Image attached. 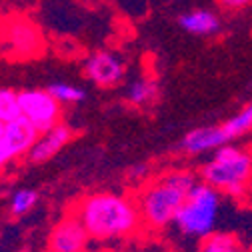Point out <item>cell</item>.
Wrapping results in <instances>:
<instances>
[{
	"label": "cell",
	"mask_w": 252,
	"mask_h": 252,
	"mask_svg": "<svg viewBox=\"0 0 252 252\" xmlns=\"http://www.w3.org/2000/svg\"><path fill=\"white\" fill-rule=\"evenodd\" d=\"M158 96V84L152 78H136L126 88V100L132 106H146Z\"/></svg>",
	"instance_id": "15"
},
{
	"label": "cell",
	"mask_w": 252,
	"mask_h": 252,
	"mask_svg": "<svg viewBox=\"0 0 252 252\" xmlns=\"http://www.w3.org/2000/svg\"><path fill=\"white\" fill-rule=\"evenodd\" d=\"M148 176V164H134L128 168V178L136 182H144Z\"/></svg>",
	"instance_id": "19"
},
{
	"label": "cell",
	"mask_w": 252,
	"mask_h": 252,
	"mask_svg": "<svg viewBox=\"0 0 252 252\" xmlns=\"http://www.w3.org/2000/svg\"><path fill=\"white\" fill-rule=\"evenodd\" d=\"M220 6L226 8V10H240L248 4H252V0H218Z\"/></svg>",
	"instance_id": "20"
},
{
	"label": "cell",
	"mask_w": 252,
	"mask_h": 252,
	"mask_svg": "<svg viewBox=\"0 0 252 252\" xmlns=\"http://www.w3.org/2000/svg\"><path fill=\"white\" fill-rule=\"evenodd\" d=\"M38 134L40 132L22 116H18L12 122H6L2 140H0V150H2L4 158L10 162V160L26 156L30 152V148H32V144L36 142Z\"/></svg>",
	"instance_id": "7"
},
{
	"label": "cell",
	"mask_w": 252,
	"mask_h": 252,
	"mask_svg": "<svg viewBox=\"0 0 252 252\" xmlns=\"http://www.w3.org/2000/svg\"><path fill=\"white\" fill-rule=\"evenodd\" d=\"M220 208H222V194L198 180L176 214L174 226L182 236L200 242L216 232Z\"/></svg>",
	"instance_id": "4"
},
{
	"label": "cell",
	"mask_w": 252,
	"mask_h": 252,
	"mask_svg": "<svg viewBox=\"0 0 252 252\" xmlns=\"http://www.w3.org/2000/svg\"><path fill=\"white\" fill-rule=\"evenodd\" d=\"M90 240H116L134 236L142 228V218L134 196L116 192H94L82 196L70 208Z\"/></svg>",
	"instance_id": "1"
},
{
	"label": "cell",
	"mask_w": 252,
	"mask_h": 252,
	"mask_svg": "<svg viewBox=\"0 0 252 252\" xmlns=\"http://www.w3.org/2000/svg\"><path fill=\"white\" fill-rule=\"evenodd\" d=\"M20 116L18 92L12 88H0V122H12Z\"/></svg>",
	"instance_id": "18"
},
{
	"label": "cell",
	"mask_w": 252,
	"mask_h": 252,
	"mask_svg": "<svg viewBox=\"0 0 252 252\" xmlns=\"http://www.w3.org/2000/svg\"><path fill=\"white\" fill-rule=\"evenodd\" d=\"M198 180L222 196L244 198L252 190V148L230 142L212 150Z\"/></svg>",
	"instance_id": "3"
},
{
	"label": "cell",
	"mask_w": 252,
	"mask_h": 252,
	"mask_svg": "<svg viewBox=\"0 0 252 252\" xmlns=\"http://www.w3.org/2000/svg\"><path fill=\"white\" fill-rule=\"evenodd\" d=\"M178 24L184 32L196 36H212L220 30V18L210 10H192L178 18Z\"/></svg>",
	"instance_id": "12"
},
{
	"label": "cell",
	"mask_w": 252,
	"mask_h": 252,
	"mask_svg": "<svg viewBox=\"0 0 252 252\" xmlns=\"http://www.w3.org/2000/svg\"><path fill=\"white\" fill-rule=\"evenodd\" d=\"M84 74L90 82L110 88L124 78V62L110 50H98L84 60Z\"/></svg>",
	"instance_id": "8"
},
{
	"label": "cell",
	"mask_w": 252,
	"mask_h": 252,
	"mask_svg": "<svg viewBox=\"0 0 252 252\" xmlns=\"http://www.w3.org/2000/svg\"><path fill=\"white\" fill-rule=\"evenodd\" d=\"M196 182L198 176L192 170H168L144 182L140 192L134 196L142 226L154 232L172 226Z\"/></svg>",
	"instance_id": "2"
},
{
	"label": "cell",
	"mask_w": 252,
	"mask_h": 252,
	"mask_svg": "<svg viewBox=\"0 0 252 252\" xmlns=\"http://www.w3.org/2000/svg\"><path fill=\"white\" fill-rule=\"evenodd\" d=\"M6 44L10 52L18 58L36 56L42 48V36L38 28L24 18H18L8 24L6 28Z\"/></svg>",
	"instance_id": "9"
},
{
	"label": "cell",
	"mask_w": 252,
	"mask_h": 252,
	"mask_svg": "<svg viewBox=\"0 0 252 252\" xmlns=\"http://www.w3.org/2000/svg\"><path fill=\"white\" fill-rule=\"evenodd\" d=\"M196 252H248L246 246L230 232H212L198 242Z\"/></svg>",
	"instance_id": "14"
},
{
	"label": "cell",
	"mask_w": 252,
	"mask_h": 252,
	"mask_svg": "<svg viewBox=\"0 0 252 252\" xmlns=\"http://www.w3.org/2000/svg\"><path fill=\"white\" fill-rule=\"evenodd\" d=\"M220 146H224V140L220 136L218 124H208V126H198V128L188 130L182 136L178 150L184 152L186 156H200Z\"/></svg>",
	"instance_id": "11"
},
{
	"label": "cell",
	"mask_w": 252,
	"mask_h": 252,
	"mask_svg": "<svg viewBox=\"0 0 252 252\" xmlns=\"http://www.w3.org/2000/svg\"><path fill=\"white\" fill-rule=\"evenodd\" d=\"M20 116L26 118L42 134L60 124L62 106L50 96L48 90H22L18 92Z\"/></svg>",
	"instance_id": "5"
},
{
	"label": "cell",
	"mask_w": 252,
	"mask_h": 252,
	"mask_svg": "<svg viewBox=\"0 0 252 252\" xmlns=\"http://www.w3.org/2000/svg\"><path fill=\"white\" fill-rule=\"evenodd\" d=\"M86 252H88V250H86Z\"/></svg>",
	"instance_id": "22"
},
{
	"label": "cell",
	"mask_w": 252,
	"mask_h": 252,
	"mask_svg": "<svg viewBox=\"0 0 252 252\" xmlns=\"http://www.w3.org/2000/svg\"><path fill=\"white\" fill-rule=\"evenodd\" d=\"M218 130H220V136H222L224 144H230L236 138H242L248 132H252V100H248L236 114H232L224 122H220Z\"/></svg>",
	"instance_id": "13"
},
{
	"label": "cell",
	"mask_w": 252,
	"mask_h": 252,
	"mask_svg": "<svg viewBox=\"0 0 252 252\" xmlns=\"http://www.w3.org/2000/svg\"><path fill=\"white\" fill-rule=\"evenodd\" d=\"M48 94L62 106V104H78L86 98V90L68 82H52L48 88Z\"/></svg>",
	"instance_id": "16"
},
{
	"label": "cell",
	"mask_w": 252,
	"mask_h": 252,
	"mask_svg": "<svg viewBox=\"0 0 252 252\" xmlns=\"http://www.w3.org/2000/svg\"><path fill=\"white\" fill-rule=\"evenodd\" d=\"M72 138V130L68 124H56L50 130L38 134L36 142L32 144L30 152L26 154L28 160L32 164H40V162H48L52 156H56L62 148H64Z\"/></svg>",
	"instance_id": "10"
},
{
	"label": "cell",
	"mask_w": 252,
	"mask_h": 252,
	"mask_svg": "<svg viewBox=\"0 0 252 252\" xmlns=\"http://www.w3.org/2000/svg\"><path fill=\"white\" fill-rule=\"evenodd\" d=\"M2 132H4V122H0V140H2ZM8 164V160L4 158V154H2V150H0V172L4 170V166Z\"/></svg>",
	"instance_id": "21"
},
{
	"label": "cell",
	"mask_w": 252,
	"mask_h": 252,
	"mask_svg": "<svg viewBox=\"0 0 252 252\" xmlns=\"http://www.w3.org/2000/svg\"><path fill=\"white\" fill-rule=\"evenodd\" d=\"M38 202V192L32 188H20L10 198V212L12 216H24L32 210Z\"/></svg>",
	"instance_id": "17"
},
{
	"label": "cell",
	"mask_w": 252,
	"mask_h": 252,
	"mask_svg": "<svg viewBox=\"0 0 252 252\" xmlns=\"http://www.w3.org/2000/svg\"><path fill=\"white\" fill-rule=\"evenodd\" d=\"M90 236L78 216L70 210L62 216L48 234L46 252H86Z\"/></svg>",
	"instance_id": "6"
}]
</instances>
